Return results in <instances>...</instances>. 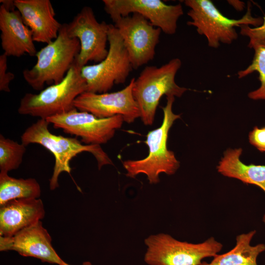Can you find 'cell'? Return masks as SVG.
Segmentation results:
<instances>
[{
    "label": "cell",
    "mask_w": 265,
    "mask_h": 265,
    "mask_svg": "<svg viewBox=\"0 0 265 265\" xmlns=\"http://www.w3.org/2000/svg\"><path fill=\"white\" fill-rule=\"evenodd\" d=\"M49 124L46 119H39L25 131L21 138L22 143L25 146L32 143L40 144L54 156L55 163L49 184L51 190L59 186L58 177L61 173H70V161L80 153L87 152L92 154L97 161L99 170L104 165L113 164L100 145L83 144L76 137L53 134L49 130Z\"/></svg>",
    "instance_id": "1"
},
{
    "label": "cell",
    "mask_w": 265,
    "mask_h": 265,
    "mask_svg": "<svg viewBox=\"0 0 265 265\" xmlns=\"http://www.w3.org/2000/svg\"><path fill=\"white\" fill-rule=\"evenodd\" d=\"M166 100L165 106L161 107L163 118L161 126L149 132L146 135L145 143L149 148L147 156L141 159L123 162L126 176L134 178L139 174H144L150 184H156L159 182L160 173L173 175L180 167V163L174 152L167 148V140L170 129L180 115L172 111L175 97H166Z\"/></svg>",
    "instance_id": "2"
},
{
    "label": "cell",
    "mask_w": 265,
    "mask_h": 265,
    "mask_svg": "<svg viewBox=\"0 0 265 265\" xmlns=\"http://www.w3.org/2000/svg\"><path fill=\"white\" fill-rule=\"evenodd\" d=\"M81 68L75 60L59 83L53 84L38 94L26 93L20 101L18 113L47 119L76 108L75 100L87 87Z\"/></svg>",
    "instance_id": "3"
},
{
    "label": "cell",
    "mask_w": 265,
    "mask_h": 265,
    "mask_svg": "<svg viewBox=\"0 0 265 265\" xmlns=\"http://www.w3.org/2000/svg\"><path fill=\"white\" fill-rule=\"evenodd\" d=\"M80 51L79 40L68 36L66 24H63L57 38L37 52L35 64L23 71L24 79L35 90H42L45 83H59L65 77Z\"/></svg>",
    "instance_id": "4"
},
{
    "label": "cell",
    "mask_w": 265,
    "mask_h": 265,
    "mask_svg": "<svg viewBox=\"0 0 265 265\" xmlns=\"http://www.w3.org/2000/svg\"><path fill=\"white\" fill-rule=\"evenodd\" d=\"M181 65V60L174 58L159 67L147 66L135 79L132 94L145 125H153L157 107L163 95L181 97L188 90L175 82Z\"/></svg>",
    "instance_id": "5"
},
{
    "label": "cell",
    "mask_w": 265,
    "mask_h": 265,
    "mask_svg": "<svg viewBox=\"0 0 265 265\" xmlns=\"http://www.w3.org/2000/svg\"><path fill=\"white\" fill-rule=\"evenodd\" d=\"M185 5L189 8L187 13L191 20L187 25L196 28L199 34L204 35L208 45L217 48L220 43L230 44L238 37L235 27L242 25L261 26L263 19L251 15V5L248 3L245 14L239 19L225 16L210 0H186Z\"/></svg>",
    "instance_id": "6"
},
{
    "label": "cell",
    "mask_w": 265,
    "mask_h": 265,
    "mask_svg": "<svg viewBox=\"0 0 265 265\" xmlns=\"http://www.w3.org/2000/svg\"><path fill=\"white\" fill-rule=\"evenodd\" d=\"M144 242L147 248L144 260L149 265H200L204 259L214 257L223 247L213 237L192 243L164 233L151 235Z\"/></svg>",
    "instance_id": "7"
},
{
    "label": "cell",
    "mask_w": 265,
    "mask_h": 265,
    "mask_svg": "<svg viewBox=\"0 0 265 265\" xmlns=\"http://www.w3.org/2000/svg\"><path fill=\"white\" fill-rule=\"evenodd\" d=\"M108 42V53L104 60L81 68L87 92H107L115 84L124 83L132 69L123 40L113 25L109 24Z\"/></svg>",
    "instance_id": "8"
},
{
    "label": "cell",
    "mask_w": 265,
    "mask_h": 265,
    "mask_svg": "<svg viewBox=\"0 0 265 265\" xmlns=\"http://www.w3.org/2000/svg\"><path fill=\"white\" fill-rule=\"evenodd\" d=\"M55 129L81 138L85 145L106 144L120 129L124 119L118 115L108 118H99L85 111L75 108L68 112L46 119Z\"/></svg>",
    "instance_id": "9"
},
{
    "label": "cell",
    "mask_w": 265,
    "mask_h": 265,
    "mask_svg": "<svg viewBox=\"0 0 265 265\" xmlns=\"http://www.w3.org/2000/svg\"><path fill=\"white\" fill-rule=\"evenodd\" d=\"M113 22L123 40L132 69H137L153 59L159 42L160 29L137 13L120 17Z\"/></svg>",
    "instance_id": "10"
},
{
    "label": "cell",
    "mask_w": 265,
    "mask_h": 265,
    "mask_svg": "<svg viewBox=\"0 0 265 265\" xmlns=\"http://www.w3.org/2000/svg\"><path fill=\"white\" fill-rule=\"evenodd\" d=\"M66 27L68 36L80 41V51L76 60L81 67L90 61L99 63L106 56L109 24L99 22L90 7H83L66 24Z\"/></svg>",
    "instance_id": "11"
},
{
    "label": "cell",
    "mask_w": 265,
    "mask_h": 265,
    "mask_svg": "<svg viewBox=\"0 0 265 265\" xmlns=\"http://www.w3.org/2000/svg\"><path fill=\"white\" fill-rule=\"evenodd\" d=\"M104 9L113 21L130 14H140L164 33H176L177 22L184 14L182 5L166 4L160 0H103Z\"/></svg>",
    "instance_id": "12"
},
{
    "label": "cell",
    "mask_w": 265,
    "mask_h": 265,
    "mask_svg": "<svg viewBox=\"0 0 265 265\" xmlns=\"http://www.w3.org/2000/svg\"><path fill=\"white\" fill-rule=\"evenodd\" d=\"M135 79L132 78L127 86L118 91L84 92L76 99L74 106L79 111L90 113L99 118L120 115L124 122L132 123L140 117L139 108L132 94Z\"/></svg>",
    "instance_id": "13"
},
{
    "label": "cell",
    "mask_w": 265,
    "mask_h": 265,
    "mask_svg": "<svg viewBox=\"0 0 265 265\" xmlns=\"http://www.w3.org/2000/svg\"><path fill=\"white\" fill-rule=\"evenodd\" d=\"M0 251H15L24 257L42 262L62 265L64 262L52 244V238L41 221L26 227L13 236H0Z\"/></svg>",
    "instance_id": "14"
},
{
    "label": "cell",
    "mask_w": 265,
    "mask_h": 265,
    "mask_svg": "<svg viewBox=\"0 0 265 265\" xmlns=\"http://www.w3.org/2000/svg\"><path fill=\"white\" fill-rule=\"evenodd\" d=\"M24 23L32 32L34 41L48 44L55 39L62 26L55 18L50 0H14Z\"/></svg>",
    "instance_id": "15"
},
{
    "label": "cell",
    "mask_w": 265,
    "mask_h": 265,
    "mask_svg": "<svg viewBox=\"0 0 265 265\" xmlns=\"http://www.w3.org/2000/svg\"><path fill=\"white\" fill-rule=\"evenodd\" d=\"M0 30L3 53L17 57L25 54L36 56L37 52L32 32L24 23L18 10L10 11L0 5Z\"/></svg>",
    "instance_id": "16"
},
{
    "label": "cell",
    "mask_w": 265,
    "mask_h": 265,
    "mask_svg": "<svg viewBox=\"0 0 265 265\" xmlns=\"http://www.w3.org/2000/svg\"><path fill=\"white\" fill-rule=\"evenodd\" d=\"M45 214L40 199H17L8 201L0 205V236H13L41 221Z\"/></svg>",
    "instance_id": "17"
},
{
    "label": "cell",
    "mask_w": 265,
    "mask_h": 265,
    "mask_svg": "<svg viewBox=\"0 0 265 265\" xmlns=\"http://www.w3.org/2000/svg\"><path fill=\"white\" fill-rule=\"evenodd\" d=\"M242 152L241 148L227 149L217 166V171L244 184L256 185L265 192V165L244 164L240 159Z\"/></svg>",
    "instance_id": "18"
},
{
    "label": "cell",
    "mask_w": 265,
    "mask_h": 265,
    "mask_svg": "<svg viewBox=\"0 0 265 265\" xmlns=\"http://www.w3.org/2000/svg\"><path fill=\"white\" fill-rule=\"evenodd\" d=\"M256 233V230H252L238 235L233 249L224 254L216 255L210 263L202 262L200 265H258L257 258L265 251V244H250Z\"/></svg>",
    "instance_id": "19"
},
{
    "label": "cell",
    "mask_w": 265,
    "mask_h": 265,
    "mask_svg": "<svg viewBox=\"0 0 265 265\" xmlns=\"http://www.w3.org/2000/svg\"><path fill=\"white\" fill-rule=\"evenodd\" d=\"M41 192L34 178L16 179L0 172V205L14 199L38 198Z\"/></svg>",
    "instance_id": "20"
},
{
    "label": "cell",
    "mask_w": 265,
    "mask_h": 265,
    "mask_svg": "<svg viewBox=\"0 0 265 265\" xmlns=\"http://www.w3.org/2000/svg\"><path fill=\"white\" fill-rule=\"evenodd\" d=\"M248 46L254 51L253 60L247 68L238 72V77L241 79L254 72H258L260 86L250 92L248 97L253 100H265V39L249 42Z\"/></svg>",
    "instance_id": "21"
},
{
    "label": "cell",
    "mask_w": 265,
    "mask_h": 265,
    "mask_svg": "<svg viewBox=\"0 0 265 265\" xmlns=\"http://www.w3.org/2000/svg\"><path fill=\"white\" fill-rule=\"evenodd\" d=\"M26 146L0 134V172L18 168L23 161Z\"/></svg>",
    "instance_id": "22"
},
{
    "label": "cell",
    "mask_w": 265,
    "mask_h": 265,
    "mask_svg": "<svg viewBox=\"0 0 265 265\" xmlns=\"http://www.w3.org/2000/svg\"><path fill=\"white\" fill-rule=\"evenodd\" d=\"M7 57L4 53L0 55V90L9 92V84L14 79L15 75L7 71Z\"/></svg>",
    "instance_id": "23"
},
{
    "label": "cell",
    "mask_w": 265,
    "mask_h": 265,
    "mask_svg": "<svg viewBox=\"0 0 265 265\" xmlns=\"http://www.w3.org/2000/svg\"><path fill=\"white\" fill-rule=\"evenodd\" d=\"M263 19L262 24L258 26L251 27L249 25H240L239 26L240 28V34L248 37L249 42L265 39V17Z\"/></svg>",
    "instance_id": "24"
},
{
    "label": "cell",
    "mask_w": 265,
    "mask_h": 265,
    "mask_svg": "<svg viewBox=\"0 0 265 265\" xmlns=\"http://www.w3.org/2000/svg\"><path fill=\"white\" fill-rule=\"evenodd\" d=\"M248 139L250 144L261 152H265V127H254L249 133Z\"/></svg>",
    "instance_id": "25"
},
{
    "label": "cell",
    "mask_w": 265,
    "mask_h": 265,
    "mask_svg": "<svg viewBox=\"0 0 265 265\" xmlns=\"http://www.w3.org/2000/svg\"><path fill=\"white\" fill-rule=\"evenodd\" d=\"M0 1L2 3L1 4L3 5L7 10L10 11L15 10V8L16 7L15 5L14 0H1Z\"/></svg>",
    "instance_id": "26"
},
{
    "label": "cell",
    "mask_w": 265,
    "mask_h": 265,
    "mask_svg": "<svg viewBox=\"0 0 265 265\" xmlns=\"http://www.w3.org/2000/svg\"><path fill=\"white\" fill-rule=\"evenodd\" d=\"M62 265H69L66 263H65V262L62 264ZM82 265H92L90 262H83V264H82Z\"/></svg>",
    "instance_id": "27"
},
{
    "label": "cell",
    "mask_w": 265,
    "mask_h": 265,
    "mask_svg": "<svg viewBox=\"0 0 265 265\" xmlns=\"http://www.w3.org/2000/svg\"><path fill=\"white\" fill-rule=\"evenodd\" d=\"M263 222L264 223V224H265V214L264 215L263 217Z\"/></svg>",
    "instance_id": "28"
}]
</instances>
